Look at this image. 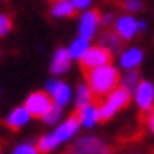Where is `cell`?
<instances>
[{"label":"cell","mask_w":154,"mask_h":154,"mask_svg":"<svg viewBox=\"0 0 154 154\" xmlns=\"http://www.w3.org/2000/svg\"><path fill=\"white\" fill-rule=\"evenodd\" d=\"M100 19H102V13H100V10H90L87 11L81 17V25H79V38H83V40H90L92 36H94L96 32V26Z\"/></svg>","instance_id":"ba28073f"},{"label":"cell","mask_w":154,"mask_h":154,"mask_svg":"<svg viewBox=\"0 0 154 154\" xmlns=\"http://www.w3.org/2000/svg\"><path fill=\"white\" fill-rule=\"evenodd\" d=\"M100 47H103L107 51H120V38L117 32H113V30H107V32H103V36L100 38Z\"/></svg>","instance_id":"9a60e30c"},{"label":"cell","mask_w":154,"mask_h":154,"mask_svg":"<svg viewBox=\"0 0 154 154\" xmlns=\"http://www.w3.org/2000/svg\"><path fill=\"white\" fill-rule=\"evenodd\" d=\"M28 119H30V115L25 109V105H23V107H17V109H15L10 117L6 119V126L10 128V130H13V132H17L19 128H23L28 122Z\"/></svg>","instance_id":"4fadbf2b"},{"label":"cell","mask_w":154,"mask_h":154,"mask_svg":"<svg viewBox=\"0 0 154 154\" xmlns=\"http://www.w3.org/2000/svg\"><path fill=\"white\" fill-rule=\"evenodd\" d=\"M55 2H60V0H55Z\"/></svg>","instance_id":"484cf974"},{"label":"cell","mask_w":154,"mask_h":154,"mask_svg":"<svg viewBox=\"0 0 154 154\" xmlns=\"http://www.w3.org/2000/svg\"><path fill=\"white\" fill-rule=\"evenodd\" d=\"M10 30H11V19H10V15L0 13V38L6 36V34H10Z\"/></svg>","instance_id":"7402d4cb"},{"label":"cell","mask_w":154,"mask_h":154,"mask_svg":"<svg viewBox=\"0 0 154 154\" xmlns=\"http://www.w3.org/2000/svg\"><path fill=\"white\" fill-rule=\"evenodd\" d=\"M70 64H72V57H70V53H68V49H58L55 53L53 62H51V72L55 75H60L70 68Z\"/></svg>","instance_id":"7c38bea8"},{"label":"cell","mask_w":154,"mask_h":154,"mask_svg":"<svg viewBox=\"0 0 154 154\" xmlns=\"http://www.w3.org/2000/svg\"><path fill=\"white\" fill-rule=\"evenodd\" d=\"M88 103H92V92L87 85H81L77 90V107H85Z\"/></svg>","instance_id":"d6986e66"},{"label":"cell","mask_w":154,"mask_h":154,"mask_svg":"<svg viewBox=\"0 0 154 154\" xmlns=\"http://www.w3.org/2000/svg\"><path fill=\"white\" fill-rule=\"evenodd\" d=\"M139 83H141V75H139V72H137V70H130V72L120 79V87L126 88L128 92H134L137 87H139Z\"/></svg>","instance_id":"e0dca14e"},{"label":"cell","mask_w":154,"mask_h":154,"mask_svg":"<svg viewBox=\"0 0 154 154\" xmlns=\"http://www.w3.org/2000/svg\"><path fill=\"white\" fill-rule=\"evenodd\" d=\"M79 124H81V122H79V117H77L75 113H72V115H70V119H68L64 124H60L51 135H43L42 139L38 141V147H36L38 154H47V152H51L53 149H55L58 143H62V141H66V139H70L72 135H75L77 128H79Z\"/></svg>","instance_id":"7a4b0ae2"},{"label":"cell","mask_w":154,"mask_h":154,"mask_svg":"<svg viewBox=\"0 0 154 154\" xmlns=\"http://www.w3.org/2000/svg\"><path fill=\"white\" fill-rule=\"evenodd\" d=\"M85 79H87V87L92 92V103L100 105L102 96L109 94L111 90L117 88V85L120 83V73L113 66H103L98 68V70L85 72Z\"/></svg>","instance_id":"6da1fadb"},{"label":"cell","mask_w":154,"mask_h":154,"mask_svg":"<svg viewBox=\"0 0 154 154\" xmlns=\"http://www.w3.org/2000/svg\"><path fill=\"white\" fill-rule=\"evenodd\" d=\"M143 60V53L141 49H128L120 55V66L126 70H135Z\"/></svg>","instance_id":"5bb4252c"},{"label":"cell","mask_w":154,"mask_h":154,"mask_svg":"<svg viewBox=\"0 0 154 154\" xmlns=\"http://www.w3.org/2000/svg\"><path fill=\"white\" fill-rule=\"evenodd\" d=\"M120 6L124 8L126 11H132V13H135V11H141V10H143V4L139 2V0H122V2H120Z\"/></svg>","instance_id":"44dd1931"},{"label":"cell","mask_w":154,"mask_h":154,"mask_svg":"<svg viewBox=\"0 0 154 154\" xmlns=\"http://www.w3.org/2000/svg\"><path fill=\"white\" fill-rule=\"evenodd\" d=\"M72 4L75 6V10H81V8H87L90 4V0H72Z\"/></svg>","instance_id":"cb8c5ba5"},{"label":"cell","mask_w":154,"mask_h":154,"mask_svg":"<svg viewBox=\"0 0 154 154\" xmlns=\"http://www.w3.org/2000/svg\"><path fill=\"white\" fill-rule=\"evenodd\" d=\"M135 102L139 105L143 117L152 111V102H154V85L149 81H141L139 87L135 88Z\"/></svg>","instance_id":"52a82bcc"},{"label":"cell","mask_w":154,"mask_h":154,"mask_svg":"<svg viewBox=\"0 0 154 154\" xmlns=\"http://www.w3.org/2000/svg\"><path fill=\"white\" fill-rule=\"evenodd\" d=\"M115 32L119 34L120 40H132L137 32V21L130 15H124L117 21V26H115Z\"/></svg>","instance_id":"30bf717a"},{"label":"cell","mask_w":154,"mask_h":154,"mask_svg":"<svg viewBox=\"0 0 154 154\" xmlns=\"http://www.w3.org/2000/svg\"><path fill=\"white\" fill-rule=\"evenodd\" d=\"M77 117H79V122L83 126H94L96 122H98V105L94 103H88V105H85V107H77V109L73 111Z\"/></svg>","instance_id":"8fae6325"},{"label":"cell","mask_w":154,"mask_h":154,"mask_svg":"<svg viewBox=\"0 0 154 154\" xmlns=\"http://www.w3.org/2000/svg\"><path fill=\"white\" fill-rule=\"evenodd\" d=\"M47 94L53 96V102H55L58 107H62L68 103L70 100V88H68L66 83H60V81H49L47 83Z\"/></svg>","instance_id":"9c48e42d"},{"label":"cell","mask_w":154,"mask_h":154,"mask_svg":"<svg viewBox=\"0 0 154 154\" xmlns=\"http://www.w3.org/2000/svg\"><path fill=\"white\" fill-rule=\"evenodd\" d=\"M111 60H113V53L98 45V47H88L87 53L79 58V62H81V70L85 73V72H90V70H98V68L109 66Z\"/></svg>","instance_id":"277c9868"},{"label":"cell","mask_w":154,"mask_h":154,"mask_svg":"<svg viewBox=\"0 0 154 154\" xmlns=\"http://www.w3.org/2000/svg\"><path fill=\"white\" fill-rule=\"evenodd\" d=\"M60 113H62V109H60V107L55 103V105H53L51 109H49V113L43 117V120L47 122V124H57V122H58V119H60Z\"/></svg>","instance_id":"ffe728a7"},{"label":"cell","mask_w":154,"mask_h":154,"mask_svg":"<svg viewBox=\"0 0 154 154\" xmlns=\"http://www.w3.org/2000/svg\"><path fill=\"white\" fill-rule=\"evenodd\" d=\"M13 154H38L36 147H32V145H21V147L15 149Z\"/></svg>","instance_id":"603a6c76"},{"label":"cell","mask_w":154,"mask_h":154,"mask_svg":"<svg viewBox=\"0 0 154 154\" xmlns=\"http://www.w3.org/2000/svg\"><path fill=\"white\" fill-rule=\"evenodd\" d=\"M90 47L88 45V40H83V38H77V40L70 45V49H68V53H70L72 58H81L85 53H87V49Z\"/></svg>","instance_id":"ac0fdd59"},{"label":"cell","mask_w":154,"mask_h":154,"mask_svg":"<svg viewBox=\"0 0 154 154\" xmlns=\"http://www.w3.org/2000/svg\"><path fill=\"white\" fill-rule=\"evenodd\" d=\"M51 13L55 15V17H75V6L72 2H68V0H60V2H57L55 6H53Z\"/></svg>","instance_id":"2e32d148"},{"label":"cell","mask_w":154,"mask_h":154,"mask_svg":"<svg viewBox=\"0 0 154 154\" xmlns=\"http://www.w3.org/2000/svg\"><path fill=\"white\" fill-rule=\"evenodd\" d=\"M147 124H149V128H150V132L154 134V107H152V111L149 113V119H147Z\"/></svg>","instance_id":"d4e9b609"},{"label":"cell","mask_w":154,"mask_h":154,"mask_svg":"<svg viewBox=\"0 0 154 154\" xmlns=\"http://www.w3.org/2000/svg\"><path fill=\"white\" fill-rule=\"evenodd\" d=\"M130 102H132V92H128L122 87H117L115 90H111L109 94H107V100L103 103L98 105V120L100 122L109 120L117 111L126 109L130 105Z\"/></svg>","instance_id":"3957f363"},{"label":"cell","mask_w":154,"mask_h":154,"mask_svg":"<svg viewBox=\"0 0 154 154\" xmlns=\"http://www.w3.org/2000/svg\"><path fill=\"white\" fill-rule=\"evenodd\" d=\"M64 154H113V149L98 137H83L75 141Z\"/></svg>","instance_id":"5b68a950"},{"label":"cell","mask_w":154,"mask_h":154,"mask_svg":"<svg viewBox=\"0 0 154 154\" xmlns=\"http://www.w3.org/2000/svg\"><path fill=\"white\" fill-rule=\"evenodd\" d=\"M53 105H55V102H53V98L47 92H34V94L28 96L25 109L28 111V115L32 119H43Z\"/></svg>","instance_id":"8992f818"}]
</instances>
